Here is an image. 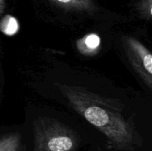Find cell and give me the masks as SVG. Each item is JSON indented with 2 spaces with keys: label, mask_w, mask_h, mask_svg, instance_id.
<instances>
[{
  "label": "cell",
  "mask_w": 152,
  "mask_h": 151,
  "mask_svg": "<svg viewBox=\"0 0 152 151\" xmlns=\"http://www.w3.org/2000/svg\"><path fill=\"white\" fill-rule=\"evenodd\" d=\"M5 9V0H0V16L4 13Z\"/></svg>",
  "instance_id": "obj_9"
},
{
  "label": "cell",
  "mask_w": 152,
  "mask_h": 151,
  "mask_svg": "<svg viewBox=\"0 0 152 151\" xmlns=\"http://www.w3.org/2000/svg\"><path fill=\"white\" fill-rule=\"evenodd\" d=\"M59 8L68 11L93 13L96 10L94 0H48Z\"/></svg>",
  "instance_id": "obj_4"
},
{
  "label": "cell",
  "mask_w": 152,
  "mask_h": 151,
  "mask_svg": "<svg viewBox=\"0 0 152 151\" xmlns=\"http://www.w3.org/2000/svg\"><path fill=\"white\" fill-rule=\"evenodd\" d=\"M56 85L70 106L105 135L110 148L137 151L141 146L142 140L133 123L123 114L124 107L119 101L77 86L59 83Z\"/></svg>",
  "instance_id": "obj_1"
},
{
  "label": "cell",
  "mask_w": 152,
  "mask_h": 151,
  "mask_svg": "<svg viewBox=\"0 0 152 151\" xmlns=\"http://www.w3.org/2000/svg\"><path fill=\"white\" fill-rule=\"evenodd\" d=\"M22 136L18 133L0 136V151H21Z\"/></svg>",
  "instance_id": "obj_6"
},
{
  "label": "cell",
  "mask_w": 152,
  "mask_h": 151,
  "mask_svg": "<svg viewBox=\"0 0 152 151\" xmlns=\"http://www.w3.org/2000/svg\"><path fill=\"white\" fill-rule=\"evenodd\" d=\"M1 25V30L7 35H13L16 33L19 28L17 21L11 16H6L3 18Z\"/></svg>",
  "instance_id": "obj_7"
},
{
  "label": "cell",
  "mask_w": 152,
  "mask_h": 151,
  "mask_svg": "<svg viewBox=\"0 0 152 151\" xmlns=\"http://www.w3.org/2000/svg\"><path fill=\"white\" fill-rule=\"evenodd\" d=\"M99 46L100 38L95 33L86 35L77 41V49L85 56H94L99 51Z\"/></svg>",
  "instance_id": "obj_5"
},
{
  "label": "cell",
  "mask_w": 152,
  "mask_h": 151,
  "mask_svg": "<svg viewBox=\"0 0 152 151\" xmlns=\"http://www.w3.org/2000/svg\"><path fill=\"white\" fill-rule=\"evenodd\" d=\"M123 48L133 69L148 88H152L151 52L139 40L132 36L122 38Z\"/></svg>",
  "instance_id": "obj_3"
},
{
  "label": "cell",
  "mask_w": 152,
  "mask_h": 151,
  "mask_svg": "<svg viewBox=\"0 0 152 151\" xmlns=\"http://www.w3.org/2000/svg\"><path fill=\"white\" fill-rule=\"evenodd\" d=\"M137 9L142 18L150 20L152 17V0H140L137 4Z\"/></svg>",
  "instance_id": "obj_8"
},
{
  "label": "cell",
  "mask_w": 152,
  "mask_h": 151,
  "mask_svg": "<svg viewBox=\"0 0 152 151\" xmlns=\"http://www.w3.org/2000/svg\"><path fill=\"white\" fill-rule=\"evenodd\" d=\"M33 124L34 151L77 150L78 136L66 124L48 117H39Z\"/></svg>",
  "instance_id": "obj_2"
}]
</instances>
